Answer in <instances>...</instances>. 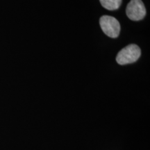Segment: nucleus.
I'll return each mask as SVG.
<instances>
[{
	"label": "nucleus",
	"instance_id": "f03ea898",
	"mask_svg": "<svg viewBox=\"0 0 150 150\" xmlns=\"http://www.w3.org/2000/svg\"><path fill=\"white\" fill-rule=\"evenodd\" d=\"M101 29L107 36L116 38L120 33V24L117 19L109 16H103L99 20Z\"/></svg>",
	"mask_w": 150,
	"mask_h": 150
},
{
	"label": "nucleus",
	"instance_id": "20e7f679",
	"mask_svg": "<svg viewBox=\"0 0 150 150\" xmlns=\"http://www.w3.org/2000/svg\"><path fill=\"white\" fill-rule=\"evenodd\" d=\"M101 5L108 11L117 10L121 6L122 0H99Z\"/></svg>",
	"mask_w": 150,
	"mask_h": 150
},
{
	"label": "nucleus",
	"instance_id": "f257e3e1",
	"mask_svg": "<svg viewBox=\"0 0 150 150\" xmlns=\"http://www.w3.org/2000/svg\"><path fill=\"white\" fill-rule=\"evenodd\" d=\"M140 55L141 50L139 47L137 45L131 44L118 52L116 56V61L121 65L133 63L138 61Z\"/></svg>",
	"mask_w": 150,
	"mask_h": 150
},
{
	"label": "nucleus",
	"instance_id": "7ed1b4c3",
	"mask_svg": "<svg viewBox=\"0 0 150 150\" xmlns=\"http://www.w3.org/2000/svg\"><path fill=\"white\" fill-rule=\"evenodd\" d=\"M126 13L133 21L142 20L146 16V8L142 0H131L127 6Z\"/></svg>",
	"mask_w": 150,
	"mask_h": 150
}]
</instances>
